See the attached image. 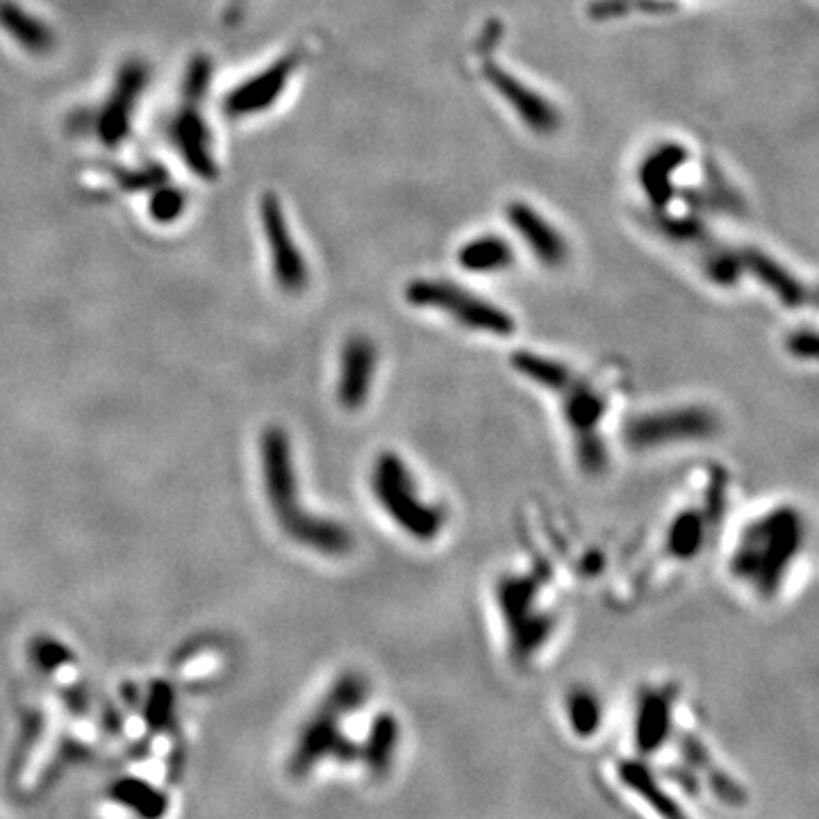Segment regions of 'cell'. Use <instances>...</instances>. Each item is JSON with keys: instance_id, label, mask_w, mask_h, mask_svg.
Segmentation results:
<instances>
[{"instance_id": "obj_22", "label": "cell", "mask_w": 819, "mask_h": 819, "mask_svg": "<svg viewBox=\"0 0 819 819\" xmlns=\"http://www.w3.org/2000/svg\"><path fill=\"white\" fill-rule=\"evenodd\" d=\"M510 367L515 369V374L528 380V383L556 396L576 376V369L569 367L567 362L537 351H515L510 355Z\"/></svg>"}, {"instance_id": "obj_18", "label": "cell", "mask_w": 819, "mask_h": 819, "mask_svg": "<svg viewBox=\"0 0 819 819\" xmlns=\"http://www.w3.org/2000/svg\"><path fill=\"white\" fill-rule=\"evenodd\" d=\"M740 255L744 273L749 271V276H754L760 285H765L783 305L804 308L813 299L810 289L799 278H794L792 271L785 269L781 262H776L772 255L758 251V248H744Z\"/></svg>"}, {"instance_id": "obj_10", "label": "cell", "mask_w": 819, "mask_h": 819, "mask_svg": "<svg viewBox=\"0 0 819 819\" xmlns=\"http://www.w3.org/2000/svg\"><path fill=\"white\" fill-rule=\"evenodd\" d=\"M378 374V346L369 335L355 333L344 339L337 358L335 396L339 408L358 412L374 392Z\"/></svg>"}, {"instance_id": "obj_31", "label": "cell", "mask_w": 819, "mask_h": 819, "mask_svg": "<svg viewBox=\"0 0 819 819\" xmlns=\"http://www.w3.org/2000/svg\"><path fill=\"white\" fill-rule=\"evenodd\" d=\"M212 60L208 55L198 53L187 66L185 85H182V98L187 105H201L208 96L210 80H212Z\"/></svg>"}, {"instance_id": "obj_17", "label": "cell", "mask_w": 819, "mask_h": 819, "mask_svg": "<svg viewBox=\"0 0 819 819\" xmlns=\"http://www.w3.org/2000/svg\"><path fill=\"white\" fill-rule=\"evenodd\" d=\"M688 160L683 144L665 142L644 157L640 164V187L656 210H665L674 198V173Z\"/></svg>"}, {"instance_id": "obj_21", "label": "cell", "mask_w": 819, "mask_h": 819, "mask_svg": "<svg viewBox=\"0 0 819 819\" xmlns=\"http://www.w3.org/2000/svg\"><path fill=\"white\" fill-rule=\"evenodd\" d=\"M460 269L478 276H494L515 264V248L501 235H478L460 246L458 251Z\"/></svg>"}, {"instance_id": "obj_9", "label": "cell", "mask_w": 819, "mask_h": 819, "mask_svg": "<svg viewBox=\"0 0 819 819\" xmlns=\"http://www.w3.org/2000/svg\"><path fill=\"white\" fill-rule=\"evenodd\" d=\"M342 717L344 715L339 710L321 701L317 713L305 722L299 740H296V749L289 758V772L294 776H305L326 758L353 760L358 756V749L339 728Z\"/></svg>"}, {"instance_id": "obj_4", "label": "cell", "mask_w": 819, "mask_h": 819, "mask_svg": "<svg viewBox=\"0 0 819 819\" xmlns=\"http://www.w3.org/2000/svg\"><path fill=\"white\" fill-rule=\"evenodd\" d=\"M403 296L412 308L442 314L469 333L501 339L515 333V317L508 310L453 280L415 278L405 285Z\"/></svg>"}, {"instance_id": "obj_6", "label": "cell", "mask_w": 819, "mask_h": 819, "mask_svg": "<svg viewBox=\"0 0 819 819\" xmlns=\"http://www.w3.org/2000/svg\"><path fill=\"white\" fill-rule=\"evenodd\" d=\"M719 433V417L701 403L667 405L633 415L624 424V442L633 451L667 449V446L708 442Z\"/></svg>"}, {"instance_id": "obj_13", "label": "cell", "mask_w": 819, "mask_h": 819, "mask_svg": "<svg viewBox=\"0 0 819 819\" xmlns=\"http://www.w3.org/2000/svg\"><path fill=\"white\" fill-rule=\"evenodd\" d=\"M558 399L562 419H565L569 435H572V444L603 437L601 426L608 412V396L590 378L576 371V376L558 394Z\"/></svg>"}, {"instance_id": "obj_8", "label": "cell", "mask_w": 819, "mask_h": 819, "mask_svg": "<svg viewBox=\"0 0 819 819\" xmlns=\"http://www.w3.org/2000/svg\"><path fill=\"white\" fill-rule=\"evenodd\" d=\"M301 64L303 51L301 48H294V51H287L283 57H278L276 62H271L267 69H262L255 76L246 78L242 85L230 89L228 96L223 98L226 117L248 119L267 112L285 94L287 85L292 82Z\"/></svg>"}, {"instance_id": "obj_19", "label": "cell", "mask_w": 819, "mask_h": 819, "mask_svg": "<svg viewBox=\"0 0 819 819\" xmlns=\"http://www.w3.org/2000/svg\"><path fill=\"white\" fill-rule=\"evenodd\" d=\"M0 28L30 55H48L55 48L51 26L12 0H0Z\"/></svg>"}, {"instance_id": "obj_14", "label": "cell", "mask_w": 819, "mask_h": 819, "mask_svg": "<svg viewBox=\"0 0 819 819\" xmlns=\"http://www.w3.org/2000/svg\"><path fill=\"white\" fill-rule=\"evenodd\" d=\"M674 685H658L640 692L635 703V744L642 754H653L674 731Z\"/></svg>"}, {"instance_id": "obj_7", "label": "cell", "mask_w": 819, "mask_h": 819, "mask_svg": "<svg viewBox=\"0 0 819 819\" xmlns=\"http://www.w3.org/2000/svg\"><path fill=\"white\" fill-rule=\"evenodd\" d=\"M260 219L276 285L289 296L303 294V289L308 287L310 280L308 262H305L301 248L296 244L292 230H289L283 203H280V198L273 192L262 196Z\"/></svg>"}, {"instance_id": "obj_3", "label": "cell", "mask_w": 819, "mask_h": 819, "mask_svg": "<svg viewBox=\"0 0 819 819\" xmlns=\"http://www.w3.org/2000/svg\"><path fill=\"white\" fill-rule=\"evenodd\" d=\"M369 487L380 512L408 540L430 544L440 540L446 528V508L426 496L408 460L396 451H380L369 471Z\"/></svg>"}, {"instance_id": "obj_11", "label": "cell", "mask_w": 819, "mask_h": 819, "mask_svg": "<svg viewBox=\"0 0 819 819\" xmlns=\"http://www.w3.org/2000/svg\"><path fill=\"white\" fill-rule=\"evenodd\" d=\"M148 82V69L142 60L121 66L114 87L96 117V135L107 148H117L130 137L135 107Z\"/></svg>"}, {"instance_id": "obj_25", "label": "cell", "mask_w": 819, "mask_h": 819, "mask_svg": "<svg viewBox=\"0 0 819 819\" xmlns=\"http://www.w3.org/2000/svg\"><path fill=\"white\" fill-rule=\"evenodd\" d=\"M619 776L626 788H631L635 794L647 801V804L656 810L660 819H688V815L683 813V808L676 804V801L669 797L667 790L660 785L653 774L649 772L644 763H637V760H624L619 765Z\"/></svg>"}, {"instance_id": "obj_2", "label": "cell", "mask_w": 819, "mask_h": 819, "mask_svg": "<svg viewBox=\"0 0 819 819\" xmlns=\"http://www.w3.org/2000/svg\"><path fill=\"white\" fill-rule=\"evenodd\" d=\"M806 517L797 506H776L742 526L728 572L758 599H774L804 553Z\"/></svg>"}, {"instance_id": "obj_16", "label": "cell", "mask_w": 819, "mask_h": 819, "mask_svg": "<svg viewBox=\"0 0 819 819\" xmlns=\"http://www.w3.org/2000/svg\"><path fill=\"white\" fill-rule=\"evenodd\" d=\"M506 217L510 226L515 228V233L521 237V242L531 248L537 262L544 264V267H560V264H565L569 255L567 239L535 208L515 201L506 208Z\"/></svg>"}, {"instance_id": "obj_15", "label": "cell", "mask_w": 819, "mask_h": 819, "mask_svg": "<svg viewBox=\"0 0 819 819\" xmlns=\"http://www.w3.org/2000/svg\"><path fill=\"white\" fill-rule=\"evenodd\" d=\"M171 139L176 144L178 153L189 169L198 178L214 180L219 173L217 160L212 153V135L203 114L198 112V105H187L178 112V117L171 123Z\"/></svg>"}, {"instance_id": "obj_32", "label": "cell", "mask_w": 819, "mask_h": 819, "mask_svg": "<svg viewBox=\"0 0 819 819\" xmlns=\"http://www.w3.org/2000/svg\"><path fill=\"white\" fill-rule=\"evenodd\" d=\"M672 7L667 0H597L590 5V14L594 19H612L626 12H667Z\"/></svg>"}, {"instance_id": "obj_12", "label": "cell", "mask_w": 819, "mask_h": 819, "mask_svg": "<svg viewBox=\"0 0 819 819\" xmlns=\"http://www.w3.org/2000/svg\"><path fill=\"white\" fill-rule=\"evenodd\" d=\"M481 71L483 78L490 82L496 89V94L515 110V114L526 123L528 130H533L535 135L542 137L553 135V132L560 130L562 117L558 107L553 105L549 98L537 94L533 87H528L526 82L512 76V73H508L503 66L496 64L490 55L483 57Z\"/></svg>"}, {"instance_id": "obj_5", "label": "cell", "mask_w": 819, "mask_h": 819, "mask_svg": "<svg viewBox=\"0 0 819 819\" xmlns=\"http://www.w3.org/2000/svg\"><path fill=\"white\" fill-rule=\"evenodd\" d=\"M494 594L512 660L531 663L556 628V615L542 606V585L528 574H506Z\"/></svg>"}, {"instance_id": "obj_27", "label": "cell", "mask_w": 819, "mask_h": 819, "mask_svg": "<svg viewBox=\"0 0 819 819\" xmlns=\"http://www.w3.org/2000/svg\"><path fill=\"white\" fill-rule=\"evenodd\" d=\"M30 660L44 674L60 672V669L76 663L71 649L51 635H37L35 640L30 642Z\"/></svg>"}, {"instance_id": "obj_23", "label": "cell", "mask_w": 819, "mask_h": 819, "mask_svg": "<svg viewBox=\"0 0 819 819\" xmlns=\"http://www.w3.org/2000/svg\"><path fill=\"white\" fill-rule=\"evenodd\" d=\"M110 797L117 801L119 806L128 808L139 819H162L169 813V797L167 792L155 788L148 781L135 779V776H126L110 785Z\"/></svg>"}, {"instance_id": "obj_24", "label": "cell", "mask_w": 819, "mask_h": 819, "mask_svg": "<svg viewBox=\"0 0 819 819\" xmlns=\"http://www.w3.org/2000/svg\"><path fill=\"white\" fill-rule=\"evenodd\" d=\"M399 735H401L399 722H396V717L392 713L378 715L374 722H371L367 740H364L358 754L364 760V767H367L374 776H385L390 772L396 747H399Z\"/></svg>"}, {"instance_id": "obj_29", "label": "cell", "mask_w": 819, "mask_h": 819, "mask_svg": "<svg viewBox=\"0 0 819 819\" xmlns=\"http://www.w3.org/2000/svg\"><path fill=\"white\" fill-rule=\"evenodd\" d=\"M173 715H176V694H173V688L164 681H155L146 694L144 719L155 731H162V728H167L173 722Z\"/></svg>"}, {"instance_id": "obj_1", "label": "cell", "mask_w": 819, "mask_h": 819, "mask_svg": "<svg viewBox=\"0 0 819 819\" xmlns=\"http://www.w3.org/2000/svg\"><path fill=\"white\" fill-rule=\"evenodd\" d=\"M260 465L264 494L280 531L301 549L324 558L349 556L355 546L351 528L333 517L314 515L301 503L294 446L283 426L264 428L260 437Z\"/></svg>"}, {"instance_id": "obj_28", "label": "cell", "mask_w": 819, "mask_h": 819, "mask_svg": "<svg viewBox=\"0 0 819 819\" xmlns=\"http://www.w3.org/2000/svg\"><path fill=\"white\" fill-rule=\"evenodd\" d=\"M185 210H187V194L182 192L180 187L169 185V182L157 185L151 201H148V214H151V219L155 223H160V226L176 223L180 219V214Z\"/></svg>"}, {"instance_id": "obj_30", "label": "cell", "mask_w": 819, "mask_h": 819, "mask_svg": "<svg viewBox=\"0 0 819 819\" xmlns=\"http://www.w3.org/2000/svg\"><path fill=\"white\" fill-rule=\"evenodd\" d=\"M703 271H706V276L713 280L715 285L731 287L738 283L744 273L742 255L726 251V248H717V251H710V255H706Z\"/></svg>"}, {"instance_id": "obj_20", "label": "cell", "mask_w": 819, "mask_h": 819, "mask_svg": "<svg viewBox=\"0 0 819 819\" xmlns=\"http://www.w3.org/2000/svg\"><path fill=\"white\" fill-rule=\"evenodd\" d=\"M710 521L697 508H685L672 517L665 531V551L674 560L688 562L701 556L710 535Z\"/></svg>"}, {"instance_id": "obj_26", "label": "cell", "mask_w": 819, "mask_h": 819, "mask_svg": "<svg viewBox=\"0 0 819 819\" xmlns=\"http://www.w3.org/2000/svg\"><path fill=\"white\" fill-rule=\"evenodd\" d=\"M567 719L578 738H592L603 724V703L590 688H574L567 694Z\"/></svg>"}, {"instance_id": "obj_33", "label": "cell", "mask_w": 819, "mask_h": 819, "mask_svg": "<svg viewBox=\"0 0 819 819\" xmlns=\"http://www.w3.org/2000/svg\"><path fill=\"white\" fill-rule=\"evenodd\" d=\"M785 349L797 360L813 362L817 358V333L813 328H799L788 337Z\"/></svg>"}]
</instances>
